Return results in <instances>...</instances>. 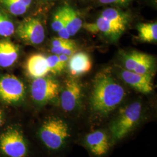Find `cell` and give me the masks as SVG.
I'll return each instance as SVG.
<instances>
[{
  "label": "cell",
  "instance_id": "obj_26",
  "mask_svg": "<svg viewBox=\"0 0 157 157\" xmlns=\"http://www.w3.org/2000/svg\"><path fill=\"white\" fill-rule=\"evenodd\" d=\"M153 1H154V3H155V4H156V3H157V0H153Z\"/></svg>",
  "mask_w": 157,
  "mask_h": 157
},
{
  "label": "cell",
  "instance_id": "obj_4",
  "mask_svg": "<svg viewBox=\"0 0 157 157\" xmlns=\"http://www.w3.org/2000/svg\"><path fill=\"white\" fill-rule=\"evenodd\" d=\"M142 105L136 101L122 108L110 124L112 143L124 137L135 128L140 119Z\"/></svg>",
  "mask_w": 157,
  "mask_h": 157
},
{
  "label": "cell",
  "instance_id": "obj_24",
  "mask_svg": "<svg viewBox=\"0 0 157 157\" xmlns=\"http://www.w3.org/2000/svg\"><path fill=\"white\" fill-rule=\"evenodd\" d=\"M7 117L5 110L0 107V129L6 123Z\"/></svg>",
  "mask_w": 157,
  "mask_h": 157
},
{
  "label": "cell",
  "instance_id": "obj_10",
  "mask_svg": "<svg viewBox=\"0 0 157 157\" xmlns=\"http://www.w3.org/2000/svg\"><path fill=\"white\" fill-rule=\"evenodd\" d=\"M119 75L126 84L141 93L148 94L152 91V75L135 73L125 69H122Z\"/></svg>",
  "mask_w": 157,
  "mask_h": 157
},
{
  "label": "cell",
  "instance_id": "obj_3",
  "mask_svg": "<svg viewBox=\"0 0 157 157\" xmlns=\"http://www.w3.org/2000/svg\"><path fill=\"white\" fill-rule=\"evenodd\" d=\"M37 136L43 146L51 151H57L69 137V128L61 118L51 117L41 124Z\"/></svg>",
  "mask_w": 157,
  "mask_h": 157
},
{
  "label": "cell",
  "instance_id": "obj_9",
  "mask_svg": "<svg viewBox=\"0 0 157 157\" xmlns=\"http://www.w3.org/2000/svg\"><path fill=\"white\" fill-rule=\"evenodd\" d=\"M122 62L125 69L139 74L152 75L155 67L153 56L138 51L124 54Z\"/></svg>",
  "mask_w": 157,
  "mask_h": 157
},
{
  "label": "cell",
  "instance_id": "obj_14",
  "mask_svg": "<svg viewBox=\"0 0 157 157\" xmlns=\"http://www.w3.org/2000/svg\"><path fill=\"white\" fill-rule=\"evenodd\" d=\"M19 48L9 40L0 41V67H8L17 61Z\"/></svg>",
  "mask_w": 157,
  "mask_h": 157
},
{
  "label": "cell",
  "instance_id": "obj_8",
  "mask_svg": "<svg viewBox=\"0 0 157 157\" xmlns=\"http://www.w3.org/2000/svg\"><path fill=\"white\" fill-rule=\"evenodd\" d=\"M82 95L83 87L81 83L76 78L67 79L59 96L63 110L67 112L74 111L80 104Z\"/></svg>",
  "mask_w": 157,
  "mask_h": 157
},
{
  "label": "cell",
  "instance_id": "obj_21",
  "mask_svg": "<svg viewBox=\"0 0 157 157\" xmlns=\"http://www.w3.org/2000/svg\"><path fill=\"white\" fill-rule=\"evenodd\" d=\"M50 72L57 75L62 73L67 65V63L63 62L58 55H52L47 56Z\"/></svg>",
  "mask_w": 157,
  "mask_h": 157
},
{
  "label": "cell",
  "instance_id": "obj_6",
  "mask_svg": "<svg viewBox=\"0 0 157 157\" xmlns=\"http://www.w3.org/2000/svg\"><path fill=\"white\" fill-rule=\"evenodd\" d=\"M26 97V88L22 81L12 75H0V101L3 104L17 106Z\"/></svg>",
  "mask_w": 157,
  "mask_h": 157
},
{
  "label": "cell",
  "instance_id": "obj_1",
  "mask_svg": "<svg viewBox=\"0 0 157 157\" xmlns=\"http://www.w3.org/2000/svg\"><path fill=\"white\" fill-rule=\"evenodd\" d=\"M124 96V87L109 73L101 72L96 75L93 82L91 109L97 115L107 116L121 103Z\"/></svg>",
  "mask_w": 157,
  "mask_h": 157
},
{
  "label": "cell",
  "instance_id": "obj_12",
  "mask_svg": "<svg viewBox=\"0 0 157 157\" xmlns=\"http://www.w3.org/2000/svg\"><path fill=\"white\" fill-rule=\"evenodd\" d=\"M86 144L90 151L97 156H102L107 153L109 148V143L105 132L95 130L86 136Z\"/></svg>",
  "mask_w": 157,
  "mask_h": 157
},
{
  "label": "cell",
  "instance_id": "obj_23",
  "mask_svg": "<svg viewBox=\"0 0 157 157\" xmlns=\"http://www.w3.org/2000/svg\"><path fill=\"white\" fill-rule=\"evenodd\" d=\"M132 0H98V2L103 5L125 6L129 4Z\"/></svg>",
  "mask_w": 157,
  "mask_h": 157
},
{
  "label": "cell",
  "instance_id": "obj_20",
  "mask_svg": "<svg viewBox=\"0 0 157 157\" xmlns=\"http://www.w3.org/2000/svg\"><path fill=\"white\" fill-rule=\"evenodd\" d=\"M15 31L14 24L8 13L0 7V36L10 37Z\"/></svg>",
  "mask_w": 157,
  "mask_h": 157
},
{
  "label": "cell",
  "instance_id": "obj_19",
  "mask_svg": "<svg viewBox=\"0 0 157 157\" xmlns=\"http://www.w3.org/2000/svg\"><path fill=\"white\" fill-rule=\"evenodd\" d=\"M137 29L141 41L147 43L157 42V22L140 23L137 25Z\"/></svg>",
  "mask_w": 157,
  "mask_h": 157
},
{
  "label": "cell",
  "instance_id": "obj_25",
  "mask_svg": "<svg viewBox=\"0 0 157 157\" xmlns=\"http://www.w3.org/2000/svg\"><path fill=\"white\" fill-rule=\"evenodd\" d=\"M41 1L44 2H52V1H54L56 0H41Z\"/></svg>",
  "mask_w": 157,
  "mask_h": 157
},
{
  "label": "cell",
  "instance_id": "obj_13",
  "mask_svg": "<svg viewBox=\"0 0 157 157\" xmlns=\"http://www.w3.org/2000/svg\"><path fill=\"white\" fill-rule=\"evenodd\" d=\"M26 69L29 76L33 79L46 76L50 73L47 56L41 54L29 56L26 63Z\"/></svg>",
  "mask_w": 157,
  "mask_h": 157
},
{
  "label": "cell",
  "instance_id": "obj_18",
  "mask_svg": "<svg viewBox=\"0 0 157 157\" xmlns=\"http://www.w3.org/2000/svg\"><path fill=\"white\" fill-rule=\"evenodd\" d=\"M100 16L124 29L126 28L130 19L127 13L115 8H108L104 10Z\"/></svg>",
  "mask_w": 157,
  "mask_h": 157
},
{
  "label": "cell",
  "instance_id": "obj_5",
  "mask_svg": "<svg viewBox=\"0 0 157 157\" xmlns=\"http://www.w3.org/2000/svg\"><path fill=\"white\" fill-rule=\"evenodd\" d=\"M60 84L54 78L44 76L34 78L30 85V95L38 105L43 106L56 101L60 94Z\"/></svg>",
  "mask_w": 157,
  "mask_h": 157
},
{
  "label": "cell",
  "instance_id": "obj_2",
  "mask_svg": "<svg viewBox=\"0 0 157 157\" xmlns=\"http://www.w3.org/2000/svg\"><path fill=\"white\" fill-rule=\"evenodd\" d=\"M29 144L22 126L6 122L0 129V157H28Z\"/></svg>",
  "mask_w": 157,
  "mask_h": 157
},
{
  "label": "cell",
  "instance_id": "obj_22",
  "mask_svg": "<svg viewBox=\"0 0 157 157\" xmlns=\"http://www.w3.org/2000/svg\"><path fill=\"white\" fill-rule=\"evenodd\" d=\"M64 24V12L62 6L58 8L53 15L51 28L54 32L58 33L63 28Z\"/></svg>",
  "mask_w": 157,
  "mask_h": 157
},
{
  "label": "cell",
  "instance_id": "obj_11",
  "mask_svg": "<svg viewBox=\"0 0 157 157\" xmlns=\"http://www.w3.org/2000/svg\"><path fill=\"white\" fill-rule=\"evenodd\" d=\"M67 65L70 74L76 77L88 73L91 69L92 62L87 53L78 52L70 57Z\"/></svg>",
  "mask_w": 157,
  "mask_h": 157
},
{
  "label": "cell",
  "instance_id": "obj_15",
  "mask_svg": "<svg viewBox=\"0 0 157 157\" xmlns=\"http://www.w3.org/2000/svg\"><path fill=\"white\" fill-rule=\"evenodd\" d=\"M64 12V27L69 36H73L82 27V20L78 13L72 6L65 5L63 6Z\"/></svg>",
  "mask_w": 157,
  "mask_h": 157
},
{
  "label": "cell",
  "instance_id": "obj_16",
  "mask_svg": "<svg viewBox=\"0 0 157 157\" xmlns=\"http://www.w3.org/2000/svg\"><path fill=\"white\" fill-rule=\"evenodd\" d=\"M34 0H0V7L14 16H22L32 8Z\"/></svg>",
  "mask_w": 157,
  "mask_h": 157
},
{
  "label": "cell",
  "instance_id": "obj_17",
  "mask_svg": "<svg viewBox=\"0 0 157 157\" xmlns=\"http://www.w3.org/2000/svg\"><path fill=\"white\" fill-rule=\"evenodd\" d=\"M94 23L97 33H101L112 40H117L125 30L100 15Z\"/></svg>",
  "mask_w": 157,
  "mask_h": 157
},
{
  "label": "cell",
  "instance_id": "obj_7",
  "mask_svg": "<svg viewBox=\"0 0 157 157\" xmlns=\"http://www.w3.org/2000/svg\"><path fill=\"white\" fill-rule=\"evenodd\" d=\"M17 37L31 45H39L45 39V30L41 20L37 17L25 18L15 30Z\"/></svg>",
  "mask_w": 157,
  "mask_h": 157
}]
</instances>
